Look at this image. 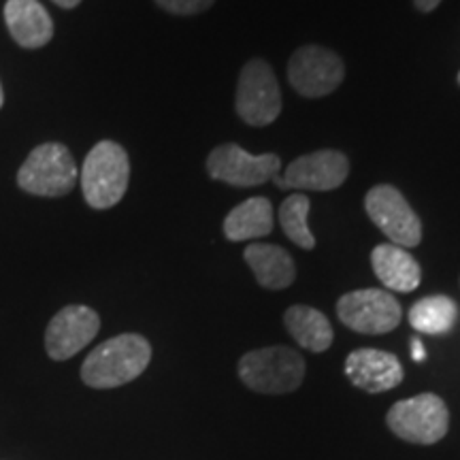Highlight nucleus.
Segmentation results:
<instances>
[{
  "label": "nucleus",
  "mask_w": 460,
  "mask_h": 460,
  "mask_svg": "<svg viewBox=\"0 0 460 460\" xmlns=\"http://www.w3.org/2000/svg\"><path fill=\"white\" fill-rule=\"evenodd\" d=\"M152 360V345L146 337L126 332L107 339L99 348L92 349L82 365V379L85 386L109 390L124 386L147 369Z\"/></svg>",
  "instance_id": "nucleus-1"
},
{
  "label": "nucleus",
  "mask_w": 460,
  "mask_h": 460,
  "mask_svg": "<svg viewBox=\"0 0 460 460\" xmlns=\"http://www.w3.org/2000/svg\"><path fill=\"white\" fill-rule=\"evenodd\" d=\"M239 379L261 394H288L305 379V358L286 345L252 349L241 356Z\"/></svg>",
  "instance_id": "nucleus-2"
},
{
  "label": "nucleus",
  "mask_w": 460,
  "mask_h": 460,
  "mask_svg": "<svg viewBox=\"0 0 460 460\" xmlns=\"http://www.w3.org/2000/svg\"><path fill=\"white\" fill-rule=\"evenodd\" d=\"M130 180L128 154L113 141H101L90 149L82 166L85 203L94 209H109L124 199Z\"/></svg>",
  "instance_id": "nucleus-3"
},
{
  "label": "nucleus",
  "mask_w": 460,
  "mask_h": 460,
  "mask_svg": "<svg viewBox=\"0 0 460 460\" xmlns=\"http://www.w3.org/2000/svg\"><path fill=\"white\" fill-rule=\"evenodd\" d=\"M386 424L402 441L418 446H433L447 435L450 411L446 401L433 393H422L399 401L390 407Z\"/></svg>",
  "instance_id": "nucleus-4"
},
{
  "label": "nucleus",
  "mask_w": 460,
  "mask_h": 460,
  "mask_svg": "<svg viewBox=\"0 0 460 460\" xmlns=\"http://www.w3.org/2000/svg\"><path fill=\"white\" fill-rule=\"evenodd\" d=\"M77 177L73 154L60 143H43L22 164L17 186L37 197H65L75 188Z\"/></svg>",
  "instance_id": "nucleus-5"
},
{
  "label": "nucleus",
  "mask_w": 460,
  "mask_h": 460,
  "mask_svg": "<svg viewBox=\"0 0 460 460\" xmlns=\"http://www.w3.org/2000/svg\"><path fill=\"white\" fill-rule=\"evenodd\" d=\"M234 109L245 124L262 126L273 124L281 113V92L273 68L264 60H250L239 75Z\"/></svg>",
  "instance_id": "nucleus-6"
},
{
  "label": "nucleus",
  "mask_w": 460,
  "mask_h": 460,
  "mask_svg": "<svg viewBox=\"0 0 460 460\" xmlns=\"http://www.w3.org/2000/svg\"><path fill=\"white\" fill-rule=\"evenodd\" d=\"M337 318L360 335H386L401 324V303L386 290L365 288L337 301Z\"/></svg>",
  "instance_id": "nucleus-7"
},
{
  "label": "nucleus",
  "mask_w": 460,
  "mask_h": 460,
  "mask_svg": "<svg viewBox=\"0 0 460 460\" xmlns=\"http://www.w3.org/2000/svg\"><path fill=\"white\" fill-rule=\"evenodd\" d=\"M345 79L339 54L322 45H305L288 62V82L305 99H320L335 92Z\"/></svg>",
  "instance_id": "nucleus-8"
},
{
  "label": "nucleus",
  "mask_w": 460,
  "mask_h": 460,
  "mask_svg": "<svg viewBox=\"0 0 460 460\" xmlns=\"http://www.w3.org/2000/svg\"><path fill=\"white\" fill-rule=\"evenodd\" d=\"M365 209L371 222L386 234L393 245H399L402 250L420 245L422 222L394 186L382 183L371 188L367 192Z\"/></svg>",
  "instance_id": "nucleus-9"
},
{
  "label": "nucleus",
  "mask_w": 460,
  "mask_h": 460,
  "mask_svg": "<svg viewBox=\"0 0 460 460\" xmlns=\"http://www.w3.org/2000/svg\"><path fill=\"white\" fill-rule=\"evenodd\" d=\"M281 160L278 154L245 152L237 143H222L207 156V172L216 181L234 188H256L278 177Z\"/></svg>",
  "instance_id": "nucleus-10"
},
{
  "label": "nucleus",
  "mask_w": 460,
  "mask_h": 460,
  "mask_svg": "<svg viewBox=\"0 0 460 460\" xmlns=\"http://www.w3.org/2000/svg\"><path fill=\"white\" fill-rule=\"evenodd\" d=\"M349 175V160L337 149H320L292 160L275 183L281 190H312V192H329L343 186Z\"/></svg>",
  "instance_id": "nucleus-11"
},
{
  "label": "nucleus",
  "mask_w": 460,
  "mask_h": 460,
  "mask_svg": "<svg viewBox=\"0 0 460 460\" xmlns=\"http://www.w3.org/2000/svg\"><path fill=\"white\" fill-rule=\"evenodd\" d=\"M101 318L85 305H68L51 318L45 331V349L49 358L68 360L79 354L92 339L99 335Z\"/></svg>",
  "instance_id": "nucleus-12"
},
{
  "label": "nucleus",
  "mask_w": 460,
  "mask_h": 460,
  "mask_svg": "<svg viewBox=\"0 0 460 460\" xmlns=\"http://www.w3.org/2000/svg\"><path fill=\"white\" fill-rule=\"evenodd\" d=\"M345 376L365 393H388L402 382V365L394 354L384 349L360 348L345 358Z\"/></svg>",
  "instance_id": "nucleus-13"
},
{
  "label": "nucleus",
  "mask_w": 460,
  "mask_h": 460,
  "mask_svg": "<svg viewBox=\"0 0 460 460\" xmlns=\"http://www.w3.org/2000/svg\"><path fill=\"white\" fill-rule=\"evenodd\" d=\"M4 22L17 45L39 49L54 37V22L39 0H7Z\"/></svg>",
  "instance_id": "nucleus-14"
},
{
  "label": "nucleus",
  "mask_w": 460,
  "mask_h": 460,
  "mask_svg": "<svg viewBox=\"0 0 460 460\" xmlns=\"http://www.w3.org/2000/svg\"><path fill=\"white\" fill-rule=\"evenodd\" d=\"M245 262L250 264L252 273L258 284L267 290H286L295 284L296 264L288 250L271 243H252L243 252Z\"/></svg>",
  "instance_id": "nucleus-15"
},
{
  "label": "nucleus",
  "mask_w": 460,
  "mask_h": 460,
  "mask_svg": "<svg viewBox=\"0 0 460 460\" xmlns=\"http://www.w3.org/2000/svg\"><path fill=\"white\" fill-rule=\"evenodd\" d=\"M371 267L376 278L394 292H413L422 279L416 258L393 243H382L371 252Z\"/></svg>",
  "instance_id": "nucleus-16"
},
{
  "label": "nucleus",
  "mask_w": 460,
  "mask_h": 460,
  "mask_svg": "<svg viewBox=\"0 0 460 460\" xmlns=\"http://www.w3.org/2000/svg\"><path fill=\"white\" fill-rule=\"evenodd\" d=\"M284 324L290 337L314 354L326 352L335 339L329 318L309 305H292L290 309H286Z\"/></svg>",
  "instance_id": "nucleus-17"
},
{
  "label": "nucleus",
  "mask_w": 460,
  "mask_h": 460,
  "mask_svg": "<svg viewBox=\"0 0 460 460\" xmlns=\"http://www.w3.org/2000/svg\"><path fill=\"white\" fill-rule=\"evenodd\" d=\"M273 205L267 197H252L234 207L224 220V234L228 241L262 239L273 233Z\"/></svg>",
  "instance_id": "nucleus-18"
},
{
  "label": "nucleus",
  "mask_w": 460,
  "mask_h": 460,
  "mask_svg": "<svg viewBox=\"0 0 460 460\" xmlns=\"http://www.w3.org/2000/svg\"><path fill=\"white\" fill-rule=\"evenodd\" d=\"M458 320V305L450 296H424L411 305L410 324L422 335H446Z\"/></svg>",
  "instance_id": "nucleus-19"
},
{
  "label": "nucleus",
  "mask_w": 460,
  "mask_h": 460,
  "mask_svg": "<svg viewBox=\"0 0 460 460\" xmlns=\"http://www.w3.org/2000/svg\"><path fill=\"white\" fill-rule=\"evenodd\" d=\"M309 207H312V203L305 194H292L279 207L281 228H284L286 237L301 250H314L315 247L314 233L307 224Z\"/></svg>",
  "instance_id": "nucleus-20"
},
{
  "label": "nucleus",
  "mask_w": 460,
  "mask_h": 460,
  "mask_svg": "<svg viewBox=\"0 0 460 460\" xmlns=\"http://www.w3.org/2000/svg\"><path fill=\"white\" fill-rule=\"evenodd\" d=\"M216 0H156L158 7L172 15H199L214 4Z\"/></svg>",
  "instance_id": "nucleus-21"
},
{
  "label": "nucleus",
  "mask_w": 460,
  "mask_h": 460,
  "mask_svg": "<svg viewBox=\"0 0 460 460\" xmlns=\"http://www.w3.org/2000/svg\"><path fill=\"white\" fill-rule=\"evenodd\" d=\"M413 4H416V9L422 11V13H430V11L439 7L441 0H413Z\"/></svg>",
  "instance_id": "nucleus-22"
},
{
  "label": "nucleus",
  "mask_w": 460,
  "mask_h": 460,
  "mask_svg": "<svg viewBox=\"0 0 460 460\" xmlns=\"http://www.w3.org/2000/svg\"><path fill=\"white\" fill-rule=\"evenodd\" d=\"M411 356H413V360H418V362L424 360V345H422V341H420V339H413Z\"/></svg>",
  "instance_id": "nucleus-23"
},
{
  "label": "nucleus",
  "mask_w": 460,
  "mask_h": 460,
  "mask_svg": "<svg viewBox=\"0 0 460 460\" xmlns=\"http://www.w3.org/2000/svg\"><path fill=\"white\" fill-rule=\"evenodd\" d=\"M54 3L62 9H75L79 3H82V0H54Z\"/></svg>",
  "instance_id": "nucleus-24"
},
{
  "label": "nucleus",
  "mask_w": 460,
  "mask_h": 460,
  "mask_svg": "<svg viewBox=\"0 0 460 460\" xmlns=\"http://www.w3.org/2000/svg\"><path fill=\"white\" fill-rule=\"evenodd\" d=\"M4 105V92H3V85H0V109Z\"/></svg>",
  "instance_id": "nucleus-25"
},
{
  "label": "nucleus",
  "mask_w": 460,
  "mask_h": 460,
  "mask_svg": "<svg viewBox=\"0 0 460 460\" xmlns=\"http://www.w3.org/2000/svg\"><path fill=\"white\" fill-rule=\"evenodd\" d=\"M458 84H460V73H458Z\"/></svg>",
  "instance_id": "nucleus-26"
}]
</instances>
